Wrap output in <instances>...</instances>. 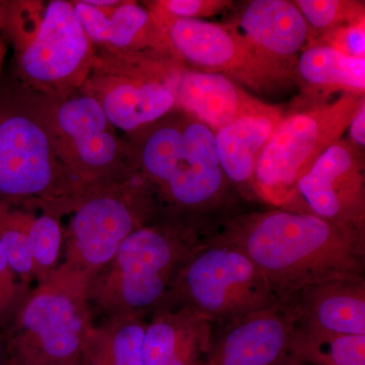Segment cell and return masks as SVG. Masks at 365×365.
Wrapping results in <instances>:
<instances>
[{"mask_svg":"<svg viewBox=\"0 0 365 365\" xmlns=\"http://www.w3.org/2000/svg\"><path fill=\"white\" fill-rule=\"evenodd\" d=\"M264 54L294 63L295 55L304 49L309 28L294 1L253 0L250 1L232 26Z\"/></svg>","mask_w":365,"mask_h":365,"instance_id":"d6986e66","label":"cell"},{"mask_svg":"<svg viewBox=\"0 0 365 365\" xmlns=\"http://www.w3.org/2000/svg\"><path fill=\"white\" fill-rule=\"evenodd\" d=\"M184 63L158 52H117L95 47L93 66L79 90L95 98L117 130L132 132L176 107Z\"/></svg>","mask_w":365,"mask_h":365,"instance_id":"ba28073f","label":"cell"},{"mask_svg":"<svg viewBox=\"0 0 365 365\" xmlns=\"http://www.w3.org/2000/svg\"><path fill=\"white\" fill-rule=\"evenodd\" d=\"M14 49L13 78L52 102L83 86L95 57V46L66 0L48 2L35 32Z\"/></svg>","mask_w":365,"mask_h":365,"instance_id":"30bf717a","label":"cell"},{"mask_svg":"<svg viewBox=\"0 0 365 365\" xmlns=\"http://www.w3.org/2000/svg\"><path fill=\"white\" fill-rule=\"evenodd\" d=\"M63 365H88L86 364L85 360L81 359V355L79 356L76 357V359L71 360V361L67 362V364Z\"/></svg>","mask_w":365,"mask_h":365,"instance_id":"d6a6232c","label":"cell"},{"mask_svg":"<svg viewBox=\"0 0 365 365\" xmlns=\"http://www.w3.org/2000/svg\"><path fill=\"white\" fill-rule=\"evenodd\" d=\"M173 51L204 72L237 79L256 90H266L292 78L295 64L264 54L230 25L195 19L158 21Z\"/></svg>","mask_w":365,"mask_h":365,"instance_id":"7c38bea8","label":"cell"},{"mask_svg":"<svg viewBox=\"0 0 365 365\" xmlns=\"http://www.w3.org/2000/svg\"><path fill=\"white\" fill-rule=\"evenodd\" d=\"M262 104L222 74L186 67L180 73L175 109L206 125L215 133Z\"/></svg>","mask_w":365,"mask_h":365,"instance_id":"ac0fdd59","label":"cell"},{"mask_svg":"<svg viewBox=\"0 0 365 365\" xmlns=\"http://www.w3.org/2000/svg\"><path fill=\"white\" fill-rule=\"evenodd\" d=\"M220 234L253 261L278 299L329 280L364 278L365 235L309 213L239 216Z\"/></svg>","mask_w":365,"mask_h":365,"instance_id":"6da1fadb","label":"cell"},{"mask_svg":"<svg viewBox=\"0 0 365 365\" xmlns=\"http://www.w3.org/2000/svg\"><path fill=\"white\" fill-rule=\"evenodd\" d=\"M309 28V45L324 34L364 20V2L355 0H297L294 1Z\"/></svg>","mask_w":365,"mask_h":365,"instance_id":"484cf974","label":"cell"},{"mask_svg":"<svg viewBox=\"0 0 365 365\" xmlns=\"http://www.w3.org/2000/svg\"><path fill=\"white\" fill-rule=\"evenodd\" d=\"M349 136L351 141L359 150H364L365 145V102L362 101L359 109L355 112L349 126Z\"/></svg>","mask_w":365,"mask_h":365,"instance_id":"f546056e","label":"cell"},{"mask_svg":"<svg viewBox=\"0 0 365 365\" xmlns=\"http://www.w3.org/2000/svg\"><path fill=\"white\" fill-rule=\"evenodd\" d=\"M295 69L307 85L319 90L364 95L365 59L346 56L329 46H307Z\"/></svg>","mask_w":365,"mask_h":365,"instance_id":"7402d4cb","label":"cell"},{"mask_svg":"<svg viewBox=\"0 0 365 365\" xmlns=\"http://www.w3.org/2000/svg\"><path fill=\"white\" fill-rule=\"evenodd\" d=\"M0 365H6V348H4V333L0 330Z\"/></svg>","mask_w":365,"mask_h":365,"instance_id":"4dcf8cb0","label":"cell"},{"mask_svg":"<svg viewBox=\"0 0 365 365\" xmlns=\"http://www.w3.org/2000/svg\"><path fill=\"white\" fill-rule=\"evenodd\" d=\"M287 300L299 325L324 332L365 335L364 278L318 283Z\"/></svg>","mask_w":365,"mask_h":365,"instance_id":"e0dca14e","label":"cell"},{"mask_svg":"<svg viewBox=\"0 0 365 365\" xmlns=\"http://www.w3.org/2000/svg\"><path fill=\"white\" fill-rule=\"evenodd\" d=\"M31 290L14 272L0 246V330L2 332L11 325Z\"/></svg>","mask_w":365,"mask_h":365,"instance_id":"4316f807","label":"cell"},{"mask_svg":"<svg viewBox=\"0 0 365 365\" xmlns=\"http://www.w3.org/2000/svg\"><path fill=\"white\" fill-rule=\"evenodd\" d=\"M144 332L143 365H201L215 327L185 307L163 306L151 313Z\"/></svg>","mask_w":365,"mask_h":365,"instance_id":"2e32d148","label":"cell"},{"mask_svg":"<svg viewBox=\"0 0 365 365\" xmlns=\"http://www.w3.org/2000/svg\"><path fill=\"white\" fill-rule=\"evenodd\" d=\"M297 327L287 299L222 327L201 365H281Z\"/></svg>","mask_w":365,"mask_h":365,"instance_id":"5bb4252c","label":"cell"},{"mask_svg":"<svg viewBox=\"0 0 365 365\" xmlns=\"http://www.w3.org/2000/svg\"><path fill=\"white\" fill-rule=\"evenodd\" d=\"M348 140L331 145L299 180L289 210L309 213L365 235L364 160Z\"/></svg>","mask_w":365,"mask_h":365,"instance_id":"4fadbf2b","label":"cell"},{"mask_svg":"<svg viewBox=\"0 0 365 365\" xmlns=\"http://www.w3.org/2000/svg\"><path fill=\"white\" fill-rule=\"evenodd\" d=\"M220 227L203 216L160 215L138 228L91 278L88 300L106 317L153 313L165 304L184 264Z\"/></svg>","mask_w":365,"mask_h":365,"instance_id":"3957f363","label":"cell"},{"mask_svg":"<svg viewBox=\"0 0 365 365\" xmlns=\"http://www.w3.org/2000/svg\"><path fill=\"white\" fill-rule=\"evenodd\" d=\"M148 322L143 314L106 317L83 334L81 359L88 365H143V345Z\"/></svg>","mask_w":365,"mask_h":365,"instance_id":"44dd1931","label":"cell"},{"mask_svg":"<svg viewBox=\"0 0 365 365\" xmlns=\"http://www.w3.org/2000/svg\"><path fill=\"white\" fill-rule=\"evenodd\" d=\"M364 95L345 93L335 102L283 117L255 168L253 193L269 205L292 209L299 180L347 130Z\"/></svg>","mask_w":365,"mask_h":365,"instance_id":"9c48e42d","label":"cell"},{"mask_svg":"<svg viewBox=\"0 0 365 365\" xmlns=\"http://www.w3.org/2000/svg\"><path fill=\"white\" fill-rule=\"evenodd\" d=\"M6 42L2 38H0V68H1L2 62H4V55H6Z\"/></svg>","mask_w":365,"mask_h":365,"instance_id":"1f68e13d","label":"cell"},{"mask_svg":"<svg viewBox=\"0 0 365 365\" xmlns=\"http://www.w3.org/2000/svg\"><path fill=\"white\" fill-rule=\"evenodd\" d=\"M29 208L0 202V246L21 282L30 287L34 275L26 235Z\"/></svg>","mask_w":365,"mask_h":365,"instance_id":"d4e9b609","label":"cell"},{"mask_svg":"<svg viewBox=\"0 0 365 365\" xmlns=\"http://www.w3.org/2000/svg\"><path fill=\"white\" fill-rule=\"evenodd\" d=\"M129 136L132 170L160 215L205 217L225 203L228 181L206 125L170 112Z\"/></svg>","mask_w":365,"mask_h":365,"instance_id":"7a4b0ae2","label":"cell"},{"mask_svg":"<svg viewBox=\"0 0 365 365\" xmlns=\"http://www.w3.org/2000/svg\"><path fill=\"white\" fill-rule=\"evenodd\" d=\"M63 227L62 264L91 278L108 265L125 240L160 216L155 199L132 173L93 185L72 199Z\"/></svg>","mask_w":365,"mask_h":365,"instance_id":"8992f818","label":"cell"},{"mask_svg":"<svg viewBox=\"0 0 365 365\" xmlns=\"http://www.w3.org/2000/svg\"><path fill=\"white\" fill-rule=\"evenodd\" d=\"M232 2L227 0H160L148 2V9L158 21L170 19L210 18L222 13Z\"/></svg>","mask_w":365,"mask_h":365,"instance_id":"83f0119b","label":"cell"},{"mask_svg":"<svg viewBox=\"0 0 365 365\" xmlns=\"http://www.w3.org/2000/svg\"><path fill=\"white\" fill-rule=\"evenodd\" d=\"M287 357L306 365H365V335L324 332L297 324Z\"/></svg>","mask_w":365,"mask_h":365,"instance_id":"603a6c76","label":"cell"},{"mask_svg":"<svg viewBox=\"0 0 365 365\" xmlns=\"http://www.w3.org/2000/svg\"><path fill=\"white\" fill-rule=\"evenodd\" d=\"M88 187L60 160L47 98L14 78L0 86V202L61 218L72 198Z\"/></svg>","mask_w":365,"mask_h":365,"instance_id":"277c9868","label":"cell"},{"mask_svg":"<svg viewBox=\"0 0 365 365\" xmlns=\"http://www.w3.org/2000/svg\"><path fill=\"white\" fill-rule=\"evenodd\" d=\"M314 44L329 46L346 56L365 59V19L324 34Z\"/></svg>","mask_w":365,"mask_h":365,"instance_id":"f1b7e54d","label":"cell"},{"mask_svg":"<svg viewBox=\"0 0 365 365\" xmlns=\"http://www.w3.org/2000/svg\"><path fill=\"white\" fill-rule=\"evenodd\" d=\"M26 235L32 258L34 280L39 284L58 267L64 242L61 218L30 207Z\"/></svg>","mask_w":365,"mask_h":365,"instance_id":"cb8c5ba5","label":"cell"},{"mask_svg":"<svg viewBox=\"0 0 365 365\" xmlns=\"http://www.w3.org/2000/svg\"><path fill=\"white\" fill-rule=\"evenodd\" d=\"M91 278L64 264L35 289L6 331V365H63L81 355L90 325Z\"/></svg>","mask_w":365,"mask_h":365,"instance_id":"5b68a950","label":"cell"},{"mask_svg":"<svg viewBox=\"0 0 365 365\" xmlns=\"http://www.w3.org/2000/svg\"><path fill=\"white\" fill-rule=\"evenodd\" d=\"M278 300L253 261L218 230L184 264L163 306L188 307L222 328Z\"/></svg>","mask_w":365,"mask_h":365,"instance_id":"52a82bcc","label":"cell"},{"mask_svg":"<svg viewBox=\"0 0 365 365\" xmlns=\"http://www.w3.org/2000/svg\"><path fill=\"white\" fill-rule=\"evenodd\" d=\"M283 117L280 107L263 103L215 132L218 158L228 182L253 193L257 160Z\"/></svg>","mask_w":365,"mask_h":365,"instance_id":"ffe728a7","label":"cell"},{"mask_svg":"<svg viewBox=\"0 0 365 365\" xmlns=\"http://www.w3.org/2000/svg\"><path fill=\"white\" fill-rule=\"evenodd\" d=\"M71 2L83 30L96 48L117 52L165 53L176 56L165 31L148 6L134 1H119L109 7L91 6L86 0Z\"/></svg>","mask_w":365,"mask_h":365,"instance_id":"9a60e30c","label":"cell"},{"mask_svg":"<svg viewBox=\"0 0 365 365\" xmlns=\"http://www.w3.org/2000/svg\"><path fill=\"white\" fill-rule=\"evenodd\" d=\"M48 117L60 160L81 184H104L132 174L128 143L95 98L78 90L48 100Z\"/></svg>","mask_w":365,"mask_h":365,"instance_id":"8fae6325","label":"cell"}]
</instances>
